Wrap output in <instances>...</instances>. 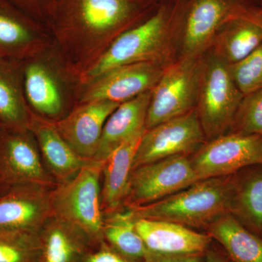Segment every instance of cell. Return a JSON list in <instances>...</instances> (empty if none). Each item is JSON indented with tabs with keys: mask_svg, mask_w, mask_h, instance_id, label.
Wrapping results in <instances>:
<instances>
[{
	"mask_svg": "<svg viewBox=\"0 0 262 262\" xmlns=\"http://www.w3.org/2000/svg\"><path fill=\"white\" fill-rule=\"evenodd\" d=\"M141 14L139 0H58L48 28L80 77Z\"/></svg>",
	"mask_w": 262,
	"mask_h": 262,
	"instance_id": "6da1fadb",
	"label": "cell"
},
{
	"mask_svg": "<svg viewBox=\"0 0 262 262\" xmlns=\"http://www.w3.org/2000/svg\"><path fill=\"white\" fill-rule=\"evenodd\" d=\"M173 18V13L164 7L122 32L80 76L81 87L122 66L139 63L167 66L175 61L171 58L175 52Z\"/></svg>",
	"mask_w": 262,
	"mask_h": 262,
	"instance_id": "7a4b0ae2",
	"label": "cell"
},
{
	"mask_svg": "<svg viewBox=\"0 0 262 262\" xmlns=\"http://www.w3.org/2000/svg\"><path fill=\"white\" fill-rule=\"evenodd\" d=\"M24 94L31 110L52 122L64 117L78 103L80 77L52 43L22 62Z\"/></svg>",
	"mask_w": 262,
	"mask_h": 262,
	"instance_id": "3957f363",
	"label": "cell"
},
{
	"mask_svg": "<svg viewBox=\"0 0 262 262\" xmlns=\"http://www.w3.org/2000/svg\"><path fill=\"white\" fill-rule=\"evenodd\" d=\"M229 194L230 176L203 179L162 201L128 209L136 219L166 221L206 232L229 213Z\"/></svg>",
	"mask_w": 262,
	"mask_h": 262,
	"instance_id": "277c9868",
	"label": "cell"
},
{
	"mask_svg": "<svg viewBox=\"0 0 262 262\" xmlns=\"http://www.w3.org/2000/svg\"><path fill=\"white\" fill-rule=\"evenodd\" d=\"M103 165L94 160L51 190L53 217L80 231L94 246L103 241L100 184Z\"/></svg>",
	"mask_w": 262,
	"mask_h": 262,
	"instance_id": "5b68a950",
	"label": "cell"
},
{
	"mask_svg": "<svg viewBox=\"0 0 262 262\" xmlns=\"http://www.w3.org/2000/svg\"><path fill=\"white\" fill-rule=\"evenodd\" d=\"M228 63L208 50L202 56L195 111L206 141L230 131L244 98Z\"/></svg>",
	"mask_w": 262,
	"mask_h": 262,
	"instance_id": "8992f818",
	"label": "cell"
},
{
	"mask_svg": "<svg viewBox=\"0 0 262 262\" xmlns=\"http://www.w3.org/2000/svg\"><path fill=\"white\" fill-rule=\"evenodd\" d=\"M202 56L179 58L165 66L151 90L146 130L195 110Z\"/></svg>",
	"mask_w": 262,
	"mask_h": 262,
	"instance_id": "52a82bcc",
	"label": "cell"
},
{
	"mask_svg": "<svg viewBox=\"0 0 262 262\" xmlns=\"http://www.w3.org/2000/svg\"><path fill=\"white\" fill-rule=\"evenodd\" d=\"M244 6L242 0H187L181 15L173 18L175 49L179 58L204 54L222 24Z\"/></svg>",
	"mask_w": 262,
	"mask_h": 262,
	"instance_id": "ba28073f",
	"label": "cell"
},
{
	"mask_svg": "<svg viewBox=\"0 0 262 262\" xmlns=\"http://www.w3.org/2000/svg\"><path fill=\"white\" fill-rule=\"evenodd\" d=\"M198 181L190 156L177 155L133 169L124 208L148 206Z\"/></svg>",
	"mask_w": 262,
	"mask_h": 262,
	"instance_id": "9c48e42d",
	"label": "cell"
},
{
	"mask_svg": "<svg viewBox=\"0 0 262 262\" xmlns=\"http://www.w3.org/2000/svg\"><path fill=\"white\" fill-rule=\"evenodd\" d=\"M190 160L198 180L229 177L262 164V136L227 133L206 141Z\"/></svg>",
	"mask_w": 262,
	"mask_h": 262,
	"instance_id": "30bf717a",
	"label": "cell"
},
{
	"mask_svg": "<svg viewBox=\"0 0 262 262\" xmlns=\"http://www.w3.org/2000/svg\"><path fill=\"white\" fill-rule=\"evenodd\" d=\"M25 184L54 188L57 182L45 166L30 130L0 127V186Z\"/></svg>",
	"mask_w": 262,
	"mask_h": 262,
	"instance_id": "8fae6325",
	"label": "cell"
},
{
	"mask_svg": "<svg viewBox=\"0 0 262 262\" xmlns=\"http://www.w3.org/2000/svg\"><path fill=\"white\" fill-rule=\"evenodd\" d=\"M206 141L195 110L147 129L141 138L133 169L177 156L191 155Z\"/></svg>",
	"mask_w": 262,
	"mask_h": 262,
	"instance_id": "7c38bea8",
	"label": "cell"
},
{
	"mask_svg": "<svg viewBox=\"0 0 262 262\" xmlns=\"http://www.w3.org/2000/svg\"><path fill=\"white\" fill-rule=\"evenodd\" d=\"M165 66L134 63L117 67L80 88L78 103L110 101L122 103L151 91Z\"/></svg>",
	"mask_w": 262,
	"mask_h": 262,
	"instance_id": "4fadbf2b",
	"label": "cell"
},
{
	"mask_svg": "<svg viewBox=\"0 0 262 262\" xmlns=\"http://www.w3.org/2000/svg\"><path fill=\"white\" fill-rule=\"evenodd\" d=\"M120 104L110 101L77 103L64 117L53 123L79 156L94 160L105 123Z\"/></svg>",
	"mask_w": 262,
	"mask_h": 262,
	"instance_id": "5bb4252c",
	"label": "cell"
},
{
	"mask_svg": "<svg viewBox=\"0 0 262 262\" xmlns=\"http://www.w3.org/2000/svg\"><path fill=\"white\" fill-rule=\"evenodd\" d=\"M7 2L0 0V56L24 62L53 43L46 27Z\"/></svg>",
	"mask_w": 262,
	"mask_h": 262,
	"instance_id": "9a60e30c",
	"label": "cell"
},
{
	"mask_svg": "<svg viewBox=\"0 0 262 262\" xmlns=\"http://www.w3.org/2000/svg\"><path fill=\"white\" fill-rule=\"evenodd\" d=\"M52 189L36 184L8 188L0 195V228L40 232L53 217Z\"/></svg>",
	"mask_w": 262,
	"mask_h": 262,
	"instance_id": "2e32d148",
	"label": "cell"
},
{
	"mask_svg": "<svg viewBox=\"0 0 262 262\" xmlns=\"http://www.w3.org/2000/svg\"><path fill=\"white\" fill-rule=\"evenodd\" d=\"M146 251L168 256L203 255L213 239L206 232L166 221L136 219Z\"/></svg>",
	"mask_w": 262,
	"mask_h": 262,
	"instance_id": "e0dca14e",
	"label": "cell"
},
{
	"mask_svg": "<svg viewBox=\"0 0 262 262\" xmlns=\"http://www.w3.org/2000/svg\"><path fill=\"white\" fill-rule=\"evenodd\" d=\"M262 44V10L244 6L217 31L209 50L229 65L241 61Z\"/></svg>",
	"mask_w": 262,
	"mask_h": 262,
	"instance_id": "ac0fdd59",
	"label": "cell"
},
{
	"mask_svg": "<svg viewBox=\"0 0 262 262\" xmlns=\"http://www.w3.org/2000/svg\"><path fill=\"white\" fill-rule=\"evenodd\" d=\"M29 130L35 138L45 166L57 184L64 182L94 160L79 156L66 142L53 122L32 112Z\"/></svg>",
	"mask_w": 262,
	"mask_h": 262,
	"instance_id": "d6986e66",
	"label": "cell"
},
{
	"mask_svg": "<svg viewBox=\"0 0 262 262\" xmlns=\"http://www.w3.org/2000/svg\"><path fill=\"white\" fill-rule=\"evenodd\" d=\"M151 91L120 103L104 127L94 160L104 162L117 148L145 132Z\"/></svg>",
	"mask_w": 262,
	"mask_h": 262,
	"instance_id": "ffe728a7",
	"label": "cell"
},
{
	"mask_svg": "<svg viewBox=\"0 0 262 262\" xmlns=\"http://www.w3.org/2000/svg\"><path fill=\"white\" fill-rule=\"evenodd\" d=\"M229 213L262 238V164L230 176Z\"/></svg>",
	"mask_w": 262,
	"mask_h": 262,
	"instance_id": "44dd1931",
	"label": "cell"
},
{
	"mask_svg": "<svg viewBox=\"0 0 262 262\" xmlns=\"http://www.w3.org/2000/svg\"><path fill=\"white\" fill-rule=\"evenodd\" d=\"M144 134L124 143L104 161L101 190V206L103 215L124 208L136 151Z\"/></svg>",
	"mask_w": 262,
	"mask_h": 262,
	"instance_id": "7402d4cb",
	"label": "cell"
},
{
	"mask_svg": "<svg viewBox=\"0 0 262 262\" xmlns=\"http://www.w3.org/2000/svg\"><path fill=\"white\" fill-rule=\"evenodd\" d=\"M32 114L24 94L22 62L0 58V127L29 130Z\"/></svg>",
	"mask_w": 262,
	"mask_h": 262,
	"instance_id": "603a6c76",
	"label": "cell"
},
{
	"mask_svg": "<svg viewBox=\"0 0 262 262\" xmlns=\"http://www.w3.org/2000/svg\"><path fill=\"white\" fill-rule=\"evenodd\" d=\"M39 262H79L96 247L84 234L52 217L39 232Z\"/></svg>",
	"mask_w": 262,
	"mask_h": 262,
	"instance_id": "cb8c5ba5",
	"label": "cell"
},
{
	"mask_svg": "<svg viewBox=\"0 0 262 262\" xmlns=\"http://www.w3.org/2000/svg\"><path fill=\"white\" fill-rule=\"evenodd\" d=\"M232 262H262V238L232 216L222 215L206 230Z\"/></svg>",
	"mask_w": 262,
	"mask_h": 262,
	"instance_id": "d4e9b609",
	"label": "cell"
},
{
	"mask_svg": "<svg viewBox=\"0 0 262 262\" xmlns=\"http://www.w3.org/2000/svg\"><path fill=\"white\" fill-rule=\"evenodd\" d=\"M135 224L136 218L128 208L104 215L103 239L127 258L146 262V249Z\"/></svg>",
	"mask_w": 262,
	"mask_h": 262,
	"instance_id": "484cf974",
	"label": "cell"
},
{
	"mask_svg": "<svg viewBox=\"0 0 262 262\" xmlns=\"http://www.w3.org/2000/svg\"><path fill=\"white\" fill-rule=\"evenodd\" d=\"M39 232L0 228V262H39Z\"/></svg>",
	"mask_w": 262,
	"mask_h": 262,
	"instance_id": "4316f807",
	"label": "cell"
},
{
	"mask_svg": "<svg viewBox=\"0 0 262 262\" xmlns=\"http://www.w3.org/2000/svg\"><path fill=\"white\" fill-rule=\"evenodd\" d=\"M229 132L262 136V88L244 96Z\"/></svg>",
	"mask_w": 262,
	"mask_h": 262,
	"instance_id": "83f0119b",
	"label": "cell"
},
{
	"mask_svg": "<svg viewBox=\"0 0 262 262\" xmlns=\"http://www.w3.org/2000/svg\"><path fill=\"white\" fill-rule=\"evenodd\" d=\"M234 82L246 96L262 88V44L241 61L229 65Z\"/></svg>",
	"mask_w": 262,
	"mask_h": 262,
	"instance_id": "f1b7e54d",
	"label": "cell"
},
{
	"mask_svg": "<svg viewBox=\"0 0 262 262\" xmlns=\"http://www.w3.org/2000/svg\"><path fill=\"white\" fill-rule=\"evenodd\" d=\"M38 23L48 27L58 0H6Z\"/></svg>",
	"mask_w": 262,
	"mask_h": 262,
	"instance_id": "f546056e",
	"label": "cell"
},
{
	"mask_svg": "<svg viewBox=\"0 0 262 262\" xmlns=\"http://www.w3.org/2000/svg\"><path fill=\"white\" fill-rule=\"evenodd\" d=\"M79 262H139L124 256L121 253L102 241L96 247L91 248Z\"/></svg>",
	"mask_w": 262,
	"mask_h": 262,
	"instance_id": "4dcf8cb0",
	"label": "cell"
},
{
	"mask_svg": "<svg viewBox=\"0 0 262 262\" xmlns=\"http://www.w3.org/2000/svg\"><path fill=\"white\" fill-rule=\"evenodd\" d=\"M206 254V253H205ZM205 254L190 256H168L146 251V262H205Z\"/></svg>",
	"mask_w": 262,
	"mask_h": 262,
	"instance_id": "1f68e13d",
	"label": "cell"
},
{
	"mask_svg": "<svg viewBox=\"0 0 262 262\" xmlns=\"http://www.w3.org/2000/svg\"><path fill=\"white\" fill-rule=\"evenodd\" d=\"M205 262H232L223 248L213 241L205 254Z\"/></svg>",
	"mask_w": 262,
	"mask_h": 262,
	"instance_id": "d6a6232c",
	"label": "cell"
},
{
	"mask_svg": "<svg viewBox=\"0 0 262 262\" xmlns=\"http://www.w3.org/2000/svg\"><path fill=\"white\" fill-rule=\"evenodd\" d=\"M0 58H3V57H2V56H0Z\"/></svg>",
	"mask_w": 262,
	"mask_h": 262,
	"instance_id": "836d02e7",
	"label": "cell"
}]
</instances>
